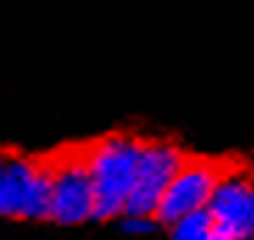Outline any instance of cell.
Here are the masks:
<instances>
[{
  "mask_svg": "<svg viewBox=\"0 0 254 240\" xmlns=\"http://www.w3.org/2000/svg\"><path fill=\"white\" fill-rule=\"evenodd\" d=\"M157 218H145V215H123V232L128 235H148L157 229Z\"/></svg>",
  "mask_w": 254,
  "mask_h": 240,
  "instance_id": "ba28073f",
  "label": "cell"
},
{
  "mask_svg": "<svg viewBox=\"0 0 254 240\" xmlns=\"http://www.w3.org/2000/svg\"><path fill=\"white\" fill-rule=\"evenodd\" d=\"M51 165V218L56 224L73 226L95 218V187L87 168V157H67L48 162Z\"/></svg>",
  "mask_w": 254,
  "mask_h": 240,
  "instance_id": "3957f363",
  "label": "cell"
},
{
  "mask_svg": "<svg viewBox=\"0 0 254 240\" xmlns=\"http://www.w3.org/2000/svg\"><path fill=\"white\" fill-rule=\"evenodd\" d=\"M168 240H218V235H215V226H212L209 212L201 210V212H195V215L182 218L179 224H173Z\"/></svg>",
  "mask_w": 254,
  "mask_h": 240,
  "instance_id": "52a82bcc",
  "label": "cell"
},
{
  "mask_svg": "<svg viewBox=\"0 0 254 240\" xmlns=\"http://www.w3.org/2000/svg\"><path fill=\"white\" fill-rule=\"evenodd\" d=\"M207 212L218 240H254V173H221Z\"/></svg>",
  "mask_w": 254,
  "mask_h": 240,
  "instance_id": "5b68a950",
  "label": "cell"
},
{
  "mask_svg": "<svg viewBox=\"0 0 254 240\" xmlns=\"http://www.w3.org/2000/svg\"><path fill=\"white\" fill-rule=\"evenodd\" d=\"M218 179H221V171L212 162L187 159L185 165H182V171L176 173V179L171 181L162 204H159L157 221L173 226V224H179L182 218L207 210L209 201H212Z\"/></svg>",
  "mask_w": 254,
  "mask_h": 240,
  "instance_id": "8992f818",
  "label": "cell"
},
{
  "mask_svg": "<svg viewBox=\"0 0 254 240\" xmlns=\"http://www.w3.org/2000/svg\"><path fill=\"white\" fill-rule=\"evenodd\" d=\"M145 140L134 134H109L84 151L95 187V218L109 221L126 212L140 168Z\"/></svg>",
  "mask_w": 254,
  "mask_h": 240,
  "instance_id": "6da1fadb",
  "label": "cell"
},
{
  "mask_svg": "<svg viewBox=\"0 0 254 240\" xmlns=\"http://www.w3.org/2000/svg\"><path fill=\"white\" fill-rule=\"evenodd\" d=\"M187 159L173 143L165 140H145L142 145L140 168H137V181L131 190V198L126 204L123 215H145L157 218V210L162 204L165 193L171 187V181L176 179V173L182 171Z\"/></svg>",
  "mask_w": 254,
  "mask_h": 240,
  "instance_id": "277c9868",
  "label": "cell"
},
{
  "mask_svg": "<svg viewBox=\"0 0 254 240\" xmlns=\"http://www.w3.org/2000/svg\"><path fill=\"white\" fill-rule=\"evenodd\" d=\"M0 215L51 218V165L0 151Z\"/></svg>",
  "mask_w": 254,
  "mask_h": 240,
  "instance_id": "7a4b0ae2",
  "label": "cell"
}]
</instances>
